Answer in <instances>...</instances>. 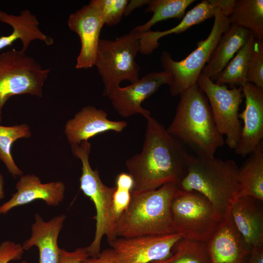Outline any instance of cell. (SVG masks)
I'll return each instance as SVG.
<instances>
[{"instance_id":"34","label":"cell","mask_w":263,"mask_h":263,"mask_svg":"<svg viewBox=\"0 0 263 263\" xmlns=\"http://www.w3.org/2000/svg\"><path fill=\"white\" fill-rule=\"evenodd\" d=\"M81 263H123L115 251L112 248H107L100 252L96 257H89Z\"/></svg>"},{"instance_id":"16","label":"cell","mask_w":263,"mask_h":263,"mask_svg":"<svg viewBox=\"0 0 263 263\" xmlns=\"http://www.w3.org/2000/svg\"><path fill=\"white\" fill-rule=\"evenodd\" d=\"M127 125L125 121L109 119L105 111L89 105L83 107L66 122L64 133L72 146L106 132H121Z\"/></svg>"},{"instance_id":"6","label":"cell","mask_w":263,"mask_h":263,"mask_svg":"<svg viewBox=\"0 0 263 263\" xmlns=\"http://www.w3.org/2000/svg\"><path fill=\"white\" fill-rule=\"evenodd\" d=\"M139 33L134 28L114 40L100 39L94 66L104 86L103 95L119 87L124 80H139L135 57L139 52Z\"/></svg>"},{"instance_id":"22","label":"cell","mask_w":263,"mask_h":263,"mask_svg":"<svg viewBox=\"0 0 263 263\" xmlns=\"http://www.w3.org/2000/svg\"><path fill=\"white\" fill-rule=\"evenodd\" d=\"M252 33L246 28L230 24L222 36L202 73L214 82L218 75L246 43Z\"/></svg>"},{"instance_id":"28","label":"cell","mask_w":263,"mask_h":263,"mask_svg":"<svg viewBox=\"0 0 263 263\" xmlns=\"http://www.w3.org/2000/svg\"><path fill=\"white\" fill-rule=\"evenodd\" d=\"M169 258L153 263H209L206 243L182 238L173 245Z\"/></svg>"},{"instance_id":"2","label":"cell","mask_w":263,"mask_h":263,"mask_svg":"<svg viewBox=\"0 0 263 263\" xmlns=\"http://www.w3.org/2000/svg\"><path fill=\"white\" fill-rule=\"evenodd\" d=\"M174 118L167 131L193 150L197 156H215L224 136L217 129L208 101L197 83L180 95Z\"/></svg>"},{"instance_id":"24","label":"cell","mask_w":263,"mask_h":263,"mask_svg":"<svg viewBox=\"0 0 263 263\" xmlns=\"http://www.w3.org/2000/svg\"><path fill=\"white\" fill-rule=\"evenodd\" d=\"M228 19L230 24L246 28L255 39L263 40V0H235Z\"/></svg>"},{"instance_id":"32","label":"cell","mask_w":263,"mask_h":263,"mask_svg":"<svg viewBox=\"0 0 263 263\" xmlns=\"http://www.w3.org/2000/svg\"><path fill=\"white\" fill-rule=\"evenodd\" d=\"M131 199V191L115 188L113 195V208L116 220L128 207Z\"/></svg>"},{"instance_id":"23","label":"cell","mask_w":263,"mask_h":263,"mask_svg":"<svg viewBox=\"0 0 263 263\" xmlns=\"http://www.w3.org/2000/svg\"><path fill=\"white\" fill-rule=\"evenodd\" d=\"M239 168L238 198L250 196L263 201V149L262 144L249 154Z\"/></svg>"},{"instance_id":"19","label":"cell","mask_w":263,"mask_h":263,"mask_svg":"<svg viewBox=\"0 0 263 263\" xmlns=\"http://www.w3.org/2000/svg\"><path fill=\"white\" fill-rule=\"evenodd\" d=\"M235 0H204L188 11L181 21L172 28L163 31H148L140 36L142 45L147 49L154 51L159 46V40L162 37L184 32L190 27L199 24L214 17L216 11L220 10L228 17L231 13Z\"/></svg>"},{"instance_id":"9","label":"cell","mask_w":263,"mask_h":263,"mask_svg":"<svg viewBox=\"0 0 263 263\" xmlns=\"http://www.w3.org/2000/svg\"><path fill=\"white\" fill-rule=\"evenodd\" d=\"M50 72L21 50L0 54V123L3 107L11 96L23 94L42 96Z\"/></svg>"},{"instance_id":"20","label":"cell","mask_w":263,"mask_h":263,"mask_svg":"<svg viewBox=\"0 0 263 263\" xmlns=\"http://www.w3.org/2000/svg\"><path fill=\"white\" fill-rule=\"evenodd\" d=\"M66 218V215L61 214L45 221L36 213L31 237L22 244L23 249L27 250L36 246L39 251L38 263H59L60 248L57 240Z\"/></svg>"},{"instance_id":"7","label":"cell","mask_w":263,"mask_h":263,"mask_svg":"<svg viewBox=\"0 0 263 263\" xmlns=\"http://www.w3.org/2000/svg\"><path fill=\"white\" fill-rule=\"evenodd\" d=\"M172 225L182 238L206 243L222 218L203 195L178 188L170 206Z\"/></svg>"},{"instance_id":"14","label":"cell","mask_w":263,"mask_h":263,"mask_svg":"<svg viewBox=\"0 0 263 263\" xmlns=\"http://www.w3.org/2000/svg\"><path fill=\"white\" fill-rule=\"evenodd\" d=\"M68 25L79 36L81 49L76 59L75 68L88 69L94 66L100 35L103 21L89 4L83 6L68 18Z\"/></svg>"},{"instance_id":"26","label":"cell","mask_w":263,"mask_h":263,"mask_svg":"<svg viewBox=\"0 0 263 263\" xmlns=\"http://www.w3.org/2000/svg\"><path fill=\"white\" fill-rule=\"evenodd\" d=\"M194 1V0H150L145 11L152 12L151 18L134 29L141 33L150 30L158 22L172 18L181 19L185 15L186 9Z\"/></svg>"},{"instance_id":"35","label":"cell","mask_w":263,"mask_h":263,"mask_svg":"<svg viewBox=\"0 0 263 263\" xmlns=\"http://www.w3.org/2000/svg\"><path fill=\"white\" fill-rule=\"evenodd\" d=\"M133 180L129 173H119L115 179V188L116 189L126 190L132 191L133 188Z\"/></svg>"},{"instance_id":"5","label":"cell","mask_w":263,"mask_h":263,"mask_svg":"<svg viewBox=\"0 0 263 263\" xmlns=\"http://www.w3.org/2000/svg\"><path fill=\"white\" fill-rule=\"evenodd\" d=\"M91 144L82 141L71 146L73 155L80 160L82 173L79 179L80 189L94 204L96 214L95 231L92 243L87 246L90 257H96L100 253L102 238L106 236L109 243L115 239L114 227L116 221L113 208V195L115 187H109L102 181L97 169L90 164Z\"/></svg>"},{"instance_id":"18","label":"cell","mask_w":263,"mask_h":263,"mask_svg":"<svg viewBox=\"0 0 263 263\" xmlns=\"http://www.w3.org/2000/svg\"><path fill=\"white\" fill-rule=\"evenodd\" d=\"M263 202L241 196L234 202L230 210L234 225L251 250L263 247Z\"/></svg>"},{"instance_id":"30","label":"cell","mask_w":263,"mask_h":263,"mask_svg":"<svg viewBox=\"0 0 263 263\" xmlns=\"http://www.w3.org/2000/svg\"><path fill=\"white\" fill-rule=\"evenodd\" d=\"M247 81L263 88V42L255 39L250 57Z\"/></svg>"},{"instance_id":"29","label":"cell","mask_w":263,"mask_h":263,"mask_svg":"<svg viewBox=\"0 0 263 263\" xmlns=\"http://www.w3.org/2000/svg\"><path fill=\"white\" fill-rule=\"evenodd\" d=\"M127 0H92L89 4L96 12L105 25L118 24L125 14Z\"/></svg>"},{"instance_id":"37","label":"cell","mask_w":263,"mask_h":263,"mask_svg":"<svg viewBox=\"0 0 263 263\" xmlns=\"http://www.w3.org/2000/svg\"><path fill=\"white\" fill-rule=\"evenodd\" d=\"M149 0H133L128 1L127 5L125 15L128 16L135 9L139 8L144 5H147L149 2Z\"/></svg>"},{"instance_id":"21","label":"cell","mask_w":263,"mask_h":263,"mask_svg":"<svg viewBox=\"0 0 263 263\" xmlns=\"http://www.w3.org/2000/svg\"><path fill=\"white\" fill-rule=\"evenodd\" d=\"M0 21L10 25L13 29L9 35L0 37V50L11 45L18 39L22 42L21 50L25 52L35 40L42 41L47 45L54 43L53 38L40 30L37 18L29 10H21L19 15L8 14L0 10Z\"/></svg>"},{"instance_id":"36","label":"cell","mask_w":263,"mask_h":263,"mask_svg":"<svg viewBox=\"0 0 263 263\" xmlns=\"http://www.w3.org/2000/svg\"><path fill=\"white\" fill-rule=\"evenodd\" d=\"M246 263H263V247L252 249Z\"/></svg>"},{"instance_id":"4","label":"cell","mask_w":263,"mask_h":263,"mask_svg":"<svg viewBox=\"0 0 263 263\" xmlns=\"http://www.w3.org/2000/svg\"><path fill=\"white\" fill-rule=\"evenodd\" d=\"M178 189L177 184L170 183L153 190L131 192L128 207L115 221V238L175 233L170 206Z\"/></svg>"},{"instance_id":"15","label":"cell","mask_w":263,"mask_h":263,"mask_svg":"<svg viewBox=\"0 0 263 263\" xmlns=\"http://www.w3.org/2000/svg\"><path fill=\"white\" fill-rule=\"evenodd\" d=\"M209 263H246L251 249L244 243L230 212L206 242Z\"/></svg>"},{"instance_id":"39","label":"cell","mask_w":263,"mask_h":263,"mask_svg":"<svg viewBox=\"0 0 263 263\" xmlns=\"http://www.w3.org/2000/svg\"><path fill=\"white\" fill-rule=\"evenodd\" d=\"M150 263H152V262H150Z\"/></svg>"},{"instance_id":"17","label":"cell","mask_w":263,"mask_h":263,"mask_svg":"<svg viewBox=\"0 0 263 263\" xmlns=\"http://www.w3.org/2000/svg\"><path fill=\"white\" fill-rule=\"evenodd\" d=\"M15 188L17 191L11 199L0 206V215L37 200H42L49 206H57L63 201L65 191L63 182L42 183L39 178L33 174L21 176Z\"/></svg>"},{"instance_id":"8","label":"cell","mask_w":263,"mask_h":263,"mask_svg":"<svg viewBox=\"0 0 263 263\" xmlns=\"http://www.w3.org/2000/svg\"><path fill=\"white\" fill-rule=\"evenodd\" d=\"M230 25L228 17L220 10H218L208 36L206 39L198 42L196 49L186 58L176 61L169 52H162L160 60L164 71L169 73L171 76L169 86L172 96H180L197 84L203 69L210 59L221 36Z\"/></svg>"},{"instance_id":"3","label":"cell","mask_w":263,"mask_h":263,"mask_svg":"<svg viewBox=\"0 0 263 263\" xmlns=\"http://www.w3.org/2000/svg\"><path fill=\"white\" fill-rule=\"evenodd\" d=\"M238 169L232 160L190 155L186 174L177 185L203 195L223 219L238 198Z\"/></svg>"},{"instance_id":"25","label":"cell","mask_w":263,"mask_h":263,"mask_svg":"<svg viewBox=\"0 0 263 263\" xmlns=\"http://www.w3.org/2000/svg\"><path fill=\"white\" fill-rule=\"evenodd\" d=\"M255 41V38L251 34L246 43L218 75L214 82L215 84L228 85L232 88L237 86H242L247 82L248 65Z\"/></svg>"},{"instance_id":"1","label":"cell","mask_w":263,"mask_h":263,"mask_svg":"<svg viewBox=\"0 0 263 263\" xmlns=\"http://www.w3.org/2000/svg\"><path fill=\"white\" fill-rule=\"evenodd\" d=\"M146 119L141 151L125 163L133 180V193L153 190L167 183L178 185L186 174L190 156L163 124L151 115Z\"/></svg>"},{"instance_id":"12","label":"cell","mask_w":263,"mask_h":263,"mask_svg":"<svg viewBox=\"0 0 263 263\" xmlns=\"http://www.w3.org/2000/svg\"><path fill=\"white\" fill-rule=\"evenodd\" d=\"M171 83V76L168 72L165 71L151 72L135 83L125 87H118L106 96L121 116L127 117L140 114L147 118L151 113L150 111L142 107V102L156 93L162 85L170 86Z\"/></svg>"},{"instance_id":"38","label":"cell","mask_w":263,"mask_h":263,"mask_svg":"<svg viewBox=\"0 0 263 263\" xmlns=\"http://www.w3.org/2000/svg\"><path fill=\"white\" fill-rule=\"evenodd\" d=\"M4 197V179L2 175L0 173V199H2Z\"/></svg>"},{"instance_id":"10","label":"cell","mask_w":263,"mask_h":263,"mask_svg":"<svg viewBox=\"0 0 263 263\" xmlns=\"http://www.w3.org/2000/svg\"><path fill=\"white\" fill-rule=\"evenodd\" d=\"M197 83L208 101L217 129L225 136L226 144L234 150L242 129L239 110L243 95L242 87L228 89L227 85L215 84L202 73Z\"/></svg>"},{"instance_id":"33","label":"cell","mask_w":263,"mask_h":263,"mask_svg":"<svg viewBox=\"0 0 263 263\" xmlns=\"http://www.w3.org/2000/svg\"><path fill=\"white\" fill-rule=\"evenodd\" d=\"M90 257L87 247H79L73 251L60 249L59 263H81Z\"/></svg>"},{"instance_id":"31","label":"cell","mask_w":263,"mask_h":263,"mask_svg":"<svg viewBox=\"0 0 263 263\" xmlns=\"http://www.w3.org/2000/svg\"><path fill=\"white\" fill-rule=\"evenodd\" d=\"M24 250L22 244L11 241H5L0 244V263H8L11 261L20 260ZM20 263H28L24 260Z\"/></svg>"},{"instance_id":"11","label":"cell","mask_w":263,"mask_h":263,"mask_svg":"<svg viewBox=\"0 0 263 263\" xmlns=\"http://www.w3.org/2000/svg\"><path fill=\"white\" fill-rule=\"evenodd\" d=\"M182 238L177 233L117 237L109 244L123 263H150L169 257L173 245Z\"/></svg>"},{"instance_id":"27","label":"cell","mask_w":263,"mask_h":263,"mask_svg":"<svg viewBox=\"0 0 263 263\" xmlns=\"http://www.w3.org/2000/svg\"><path fill=\"white\" fill-rule=\"evenodd\" d=\"M31 135L30 128L26 123L12 126L0 125V160L14 178L20 177L23 173L14 160L11 153L12 146L16 140L29 138Z\"/></svg>"},{"instance_id":"13","label":"cell","mask_w":263,"mask_h":263,"mask_svg":"<svg viewBox=\"0 0 263 263\" xmlns=\"http://www.w3.org/2000/svg\"><path fill=\"white\" fill-rule=\"evenodd\" d=\"M242 87L245 106L239 118L244 122L239 140L234 149L243 157L262 144L263 138V88L247 82Z\"/></svg>"}]
</instances>
